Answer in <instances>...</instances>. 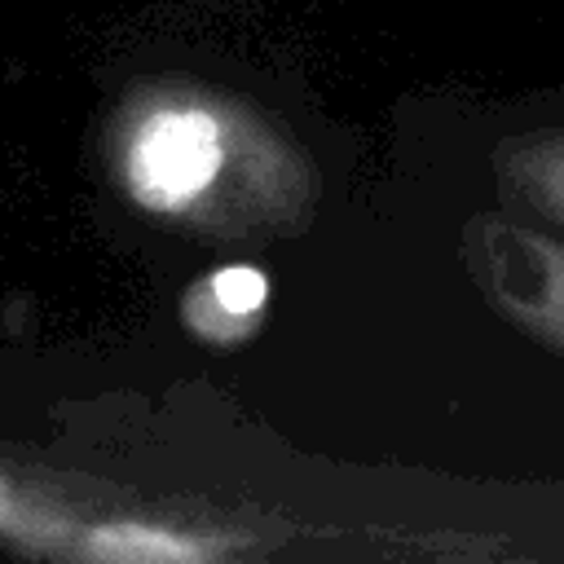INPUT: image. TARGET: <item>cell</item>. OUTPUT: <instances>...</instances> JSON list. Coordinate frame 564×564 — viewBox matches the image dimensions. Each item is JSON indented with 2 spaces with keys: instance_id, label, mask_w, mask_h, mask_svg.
Listing matches in <instances>:
<instances>
[{
  "instance_id": "cell-1",
  "label": "cell",
  "mask_w": 564,
  "mask_h": 564,
  "mask_svg": "<svg viewBox=\"0 0 564 564\" xmlns=\"http://www.w3.org/2000/svg\"><path fill=\"white\" fill-rule=\"evenodd\" d=\"M463 247L489 308L564 361V238L511 212H480Z\"/></svg>"
},
{
  "instance_id": "cell-2",
  "label": "cell",
  "mask_w": 564,
  "mask_h": 564,
  "mask_svg": "<svg viewBox=\"0 0 564 564\" xmlns=\"http://www.w3.org/2000/svg\"><path fill=\"white\" fill-rule=\"evenodd\" d=\"M220 167V128L198 106L154 110L128 150V189L154 212L185 207Z\"/></svg>"
},
{
  "instance_id": "cell-3",
  "label": "cell",
  "mask_w": 564,
  "mask_h": 564,
  "mask_svg": "<svg viewBox=\"0 0 564 564\" xmlns=\"http://www.w3.org/2000/svg\"><path fill=\"white\" fill-rule=\"evenodd\" d=\"M494 189L502 212L564 238V119L502 137L494 150Z\"/></svg>"
},
{
  "instance_id": "cell-4",
  "label": "cell",
  "mask_w": 564,
  "mask_h": 564,
  "mask_svg": "<svg viewBox=\"0 0 564 564\" xmlns=\"http://www.w3.org/2000/svg\"><path fill=\"white\" fill-rule=\"evenodd\" d=\"M207 300L220 308L229 330H238L264 304V278L256 269H220L216 278H207Z\"/></svg>"
}]
</instances>
